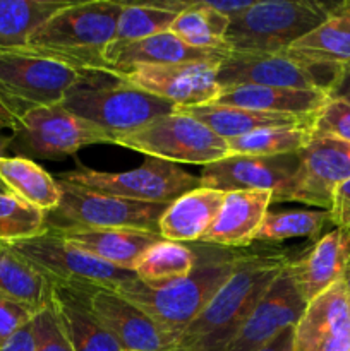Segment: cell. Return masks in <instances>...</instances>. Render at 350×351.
<instances>
[{"mask_svg":"<svg viewBox=\"0 0 350 351\" xmlns=\"http://www.w3.org/2000/svg\"><path fill=\"white\" fill-rule=\"evenodd\" d=\"M38 311L0 291V348L26 324L33 321Z\"/></svg>","mask_w":350,"mask_h":351,"instance_id":"obj_39","label":"cell"},{"mask_svg":"<svg viewBox=\"0 0 350 351\" xmlns=\"http://www.w3.org/2000/svg\"><path fill=\"white\" fill-rule=\"evenodd\" d=\"M329 95L321 89L275 88V86L240 84L220 89L213 105L237 106L256 112L314 119Z\"/></svg>","mask_w":350,"mask_h":351,"instance_id":"obj_24","label":"cell"},{"mask_svg":"<svg viewBox=\"0 0 350 351\" xmlns=\"http://www.w3.org/2000/svg\"><path fill=\"white\" fill-rule=\"evenodd\" d=\"M230 51L194 48L170 31L154 34L146 40L124 45H108L105 64L108 75L126 74L148 65H172L184 62H222Z\"/></svg>","mask_w":350,"mask_h":351,"instance_id":"obj_21","label":"cell"},{"mask_svg":"<svg viewBox=\"0 0 350 351\" xmlns=\"http://www.w3.org/2000/svg\"><path fill=\"white\" fill-rule=\"evenodd\" d=\"M209 9L216 10V12L223 14L229 19H233L239 14L246 12L250 5L254 3V0H206Z\"/></svg>","mask_w":350,"mask_h":351,"instance_id":"obj_41","label":"cell"},{"mask_svg":"<svg viewBox=\"0 0 350 351\" xmlns=\"http://www.w3.org/2000/svg\"><path fill=\"white\" fill-rule=\"evenodd\" d=\"M93 144H115V137L95 123L51 105L27 110L10 132L9 151L27 160H64Z\"/></svg>","mask_w":350,"mask_h":351,"instance_id":"obj_8","label":"cell"},{"mask_svg":"<svg viewBox=\"0 0 350 351\" xmlns=\"http://www.w3.org/2000/svg\"><path fill=\"white\" fill-rule=\"evenodd\" d=\"M294 351H350V295L343 281L309 302L294 328Z\"/></svg>","mask_w":350,"mask_h":351,"instance_id":"obj_19","label":"cell"},{"mask_svg":"<svg viewBox=\"0 0 350 351\" xmlns=\"http://www.w3.org/2000/svg\"><path fill=\"white\" fill-rule=\"evenodd\" d=\"M335 5L319 0H254L246 12L230 19L225 43L233 53H287L325 23Z\"/></svg>","mask_w":350,"mask_h":351,"instance_id":"obj_4","label":"cell"},{"mask_svg":"<svg viewBox=\"0 0 350 351\" xmlns=\"http://www.w3.org/2000/svg\"><path fill=\"white\" fill-rule=\"evenodd\" d=\"M229 26V17L209 9L206 0H191V5L177 14L168 31L194 48L230 51L225 43Z\"/></svg>","mask_w":350,"mask_h":351,"instance_id":"obj_31","label":"cell"},{"mask_svg":"<svg viewBox=\"0 0 350 351\" xmlns=\"http://www.w3.org/2000/svg\"><path fill=\"white\" fill-rule=\"evenodd\" d=\"M0 351H36V348H34V336L31 322L24 326V328H21L19 331L0 348Z\"/></svg>","mask_w":350,"mask_h":351,"instance_id":"obj_42","label":"cell"},{"mask_svg":"<svg viewBox=\"0 0 350 351\" xmlns=\"http://www.w3.org/2000/svg\"><path fill=\"white\" fill-rule=\"evenodd\" d=\"M350 178V144L314 137L299 151V167L283 202H301L328 211L333 191Z\"/></svg>","mask_w":350,"mask_h":351,"instance_id":"obj_14","label":"cell"},{"mask_svg":"<svg viewBox=\"0 0 350 351\" xmlns=\"http://www.w3.org/2000/svg\"><path fill=\"white\" fill-rule=\"evenodd\" d=\"M328 215L329 223L335 225V228L350 232V178L333 191Z\"/></svg>","mask_w":350,"mask_h":351,"instance_id":"obj_40","label":"cell"},{"mask_svg":"<svg viewBox=\"0 0 350 351\" xmlns=\"http://www.w3.org/2000/svg\"><path fill=\"white\" fill-rule=\"evenodd\" d=\"M220 88L240 84L275 86V88L321 89L329 95V82L318 72L294 60L288 53L254 55L230 51L218 67Z\"/></svg>","mask_w":350,"mask_h":351,"instance_id":"obj_17","label":"cell"},{"mask_svg":"<svg viewBox=\"0 0 350 351\" xmlns=\"http://www.w3.org/2000/svg\"><path fill=\"white\" fill-rule=\"evenodd\" d=\"M196 252L191 243L160 240L137 263L134 274L146 285H165L194 269Z\"/></svg>","mask_w":350,"mask_h":351,"instance_id":"obj_32","label":"cell"},{"mask_svg":"<svg viewBox=\"0 0 350 351\" xmlns=\"http://www.w3.org/2000/svg\"><path fill=\"white\" fill-rule=\"evenodd\" d=\"M329 96H336V98H342L350 103V72H347L342 77L336 79L331 91H329Z\"/></svg>","mask_w":350,"mask_h":351,"instance_id":"obj_44","label":"cell"},{"mask_svg":"<svg viewBox=\"0 0 350 351\" xmlns=\"http://www.w3.org/2000/svg\"><path fill=\"white\" fill-rule=\"evenodd\" d=\"M47 228V215L12 194H0V242H17Z\"/></svg>","mask_w":350,"mask_h":351,"instance_id":"obj_36","label":"cell"},{"mask_svg":"<svg viewBox=\"0 0 350 351\" xmlns=\"http://www.w3.org/2000/svg\"><path fill=\"white\" fill-rule=\"evenodd\" d=\"M329 223L326 209H290L268 213L254 242L280 243L288 239H316Z\"/></svg>","mask_w":350,"mask_h":351,"instance_id":"obj_34","label":"cell"},{"mask_svg":"<svg viewBox=\"0 0 350 351\" xmlns=\"http://www.w3.org/2000/svg\"><path fill=\"white\" fill-rule=\"evenodd\" d=\"M71 0H0V51L26 48L31 34Z\"/></svg>","mask_w":350,"mask_h":351,"instance_id":"obj_29","label":"cell"},{"mask_svg":"<svg viewBox=\"0 0 350 351\" xmlns=\"http://www.w3.org/2000/svg\"><path fill=\"white\" fill-rule=\"evenodd\" d=\"M57 180V178H55ZM60 202L47 215V226H84V228H126L158 232L167 204H151L110 194L88 191L79 185L57 180Z\"/></svg>","mask_w":350,"mask_h":351,"instance_id":"obj_11","label":"cell"},{"mask_svg":"<svg viewBox=\"0 0 350 351\" xmlns=\"http://www.w3.org/2000/svg\"><path fill=\"white\" fill-rule=\"evenodd\" d=\"M191 245L196 252V264L187 276L165 285H146L134 278L115 288L165 331L174 335L177 341L180 332L205 311L229 280L244 252V249H222L199 242Z\"/></svg>","mask_w":350,"mask_h":351,"instance_id":"obj_2","label":"cell"},{"mask_svg":"<svg viewBox=\"0 0 350 351\" xmlns=\"http://www.w3.org/2000/svg\"><path fill=\"white\" fill-rule=\"evenodd\" d=\"M177 14L163 9L156 2L124 3V9L117 21L115 38L110 45H124L146 40L154 34L170 29Z\"/></svg>","mask_w":350,"mask_h":351,"instance_id":"obj_35","label":"cell"},{"mask_svg":"<svg viewBox=\"0 0 350 351\" xmlns=\"http://www.w3.org/2000/svg\"><path fill=\"white\" fill-rule=\"evenodd\" d=\"M50 302L74 351H122L93 314L84 291L74 285L50 283Z\"/></svg>","mask_w":350,"mask_h":351,"instance_id":"obj_25","label":"cell"},{"mask_svg":"<svg viewBox=\"0 0 350 351\" xmlns=\"http://www.w3.org/2000/svg\"><path fill=\"white\" fill-rule=\"evenodd\" d=\"M271 204V192H225L215 221L199 243H209L222 249L250 247Z\"/></svg>","mask_w":350,"mask_h":351,"instance_id":"obj_23","label":"cell"},{"mask_svg":"<svg viewBox=\"0 0 350 351\" xmlns=\"http://www.w3.org/2000/svg\"><path fill=\"white\" fill-rule=\"evenodd\" d=\"M115 144L175 165L206 167L230 154L226 139L178 110L151 120L141 129L117 136Z\"/></svg>","mask_w":350,"mask_h":351,"instance_id":"obj_7","label":"cell"},{"mask_svg":"<svg viewBox=\"0 0 350 351\" xmlns=\"http://www.w3.org/2000/svg\"><path fill=\"white\" fill-rule=\"evenodd\" d=\"M9 144H10V136H3L2 129H0V160L7 156V151H9Z\"/></svg>","mask_w":350,"mask_h":351,"instance_id":"obj_46","label":"cell"},{"mask_svg":"<svg viewBox=\"0 0 350 351\" xmlns=\"http://www.w3.org/2000/svg\"><path fill=\"white\" fill-rule=\"evenodd\" d=\"M350 263V232L335 228L294 257L290 269L294 283L305 304L343 280Z\"/></svg>","mask_w":350,"mask_h":351,"instance_id":"obj_20","label":"cell"},{"mask_svg":"<svg viewBox=\"0 0 350 351\" xmlns=\"http://www.w3.org/2000/svg\"><path fill=\"white\" fill-rule=\"evenodd\" d=\"M0 291L34 311L50 304V283L7 242H0Z\"/></svg>","mask_w":350,"mask_h":351,"instance_id":"obj_30","label":"cell"},{"mask_svg":"<svg viewBox=\"0 0 350 351\" xmlns=\"http://www.w3.org/2000/svg\"><path fill=\"white\" fill-rule=\"evenodd\" d=\"M297 167L299 153L283 156L229 154L202 167L199 184L220 192H271L273 202H283Z\"/></svg>","mask_w":350,"mask_h":351,"instance_id":"obj_13","label":"cell"},{"mask_svg":"<svg viewBox=\"0 0 350 351\" xmlns=\"http://www.w3.org/2000/svg\"><path fill=\"white\" fill-rule=\"evenodd\" d=\"M314 137H331L350 144V103L329 96L311 123Z\"/></svg>","mask_w":350,"mask_h":351,"instance_id":"obj_37","label":"cell"},{"mask_svg":"<svg viewBox=\"0 0 350 351\" xmlns=\"http://www.w3.org/2000/svg\"><path fill=\"white\" fill-rule=\"evenodd\" d=\"M292 261V250L278 243L246 247L229 280L180 332L175 351H225L268 288Z\"/></svg>","mask_w":350,"mask_h":351,"instance_id":"obj_1","label":"cell"},{"mask_svg":"<svg viewBox=\"0 0 350 351\" xmlns=\"http://www.w3.org/2000/svg\"><path fill=\"white\" fill-rule=\"evenodd\" d=\"M287 53L323 75L331 91L336 79L350 72V0L336 2L328 19L295 41Z\"/></svg>","mask_w":350,"mask_h":351,"instance_id":"obj_18","label":"cell"},{"mask_svg":"<svg viewBox=\"0 0 350 351\" xmlns=\"http://www.w3.org/2000/svg\"><path fill=\"white\" fill-rule=\"evenodd\" d=\"M17 120H19V117L0 99V129H9L12 132L14 127L17 125Z\"/></svg>","mask_w":350,"mask_h":351,"instance_id":"obj_45","label":"cell"},{"mask_svg":"<svg viewBox=\"0 0 350 351\" xmlns=\"http://www.w3.org/2000/svg\"><path fill=\"white\" fill-rule=\"evenodd\" d=\"M178 112L194 117L201 123L218 134L223 139H235L246 134L256 132L261 129H273V127H295L311 125L312 119H301L283 113L256 112V110L237 108V106L223 105H201L191 108H177Z\"/></svg>","mask_w":350,"mask_h":351,"instance_id":"obj_27","label":"cell"},{"mask_svg":"<svg viewBox=\"0 0 350 351\" xmlns=\"http://www.w3.org/2000/svg\"><path fill=\"white\" fill-rule=\"evenodd\" d=\"M124 3L115 0L67 3L31 34L26 50L78 71L108 74L105 50L115 38Z\"/></svg>","mask_w":350,"mask_h":351,"instance_id":"obj_3","label":"cell"},{"mask_svg":"<svg viewBox=\"0 0 350 351\" xmlns=\"http://www.w3.org/2000/svg\"><path fill=\"white\" fill-rule=\"evenodd\" d=\"M54 177L57 180H65L100 194L167 206L187 192L201 187L199 177L187 173L178 165L158 158H146L139 168L129 171L113 173V171H98L79 167Z\"/></svg>","mask_w":350,"mask_h":351,"instance_id":"obj_9","label":"cell"},{"mask_svg":"<svg viewBox=\"0 0 350 351\" xmlns=\"http://www.w3.org/2000/svg\"><path fill=\"white\" fill-rule=\"evenodd\" d=\"M69 243L82 252L108 263L119 269H136L141 257L161 239L160 233L126 228H84V226H50Z\"/></svg>","mask_w":350,"mask_h":351,"instance_id":"obj_22","label":"cell"},{"mask_svg":"<svg viewBox=\"0 0 350 351\" xmlns=\"http://www.w3.org/2000/svg\"><path fill=\"white\" fill-rule=\"evenodd\" d=\"M225 192L198 187L172 202L160 218L161 239L196 243L206 235L223 204Z\"/></svg>","mask_w":350,"mask_h":351,"instance_id":"obj_26","label":"cell"},{"mask_svg":"<svg viewBox=\"0 0 350 351\" xmlns=\"http://www.w3.org/2000/svg\"><path fill=\"white\" fill-rule=\"evenodd\" d=\"M67 112L95 123L113 137L132 132L177 110L174 103L108 74L89 72L60 101Z\"/></svg>","mask_w":350,"mask_h":351,"instance_id":"obj_5","label":"cell"},{"mask_svg":"<svg viewBox=\"0 0 350 351\" xmlns=\"http://www.w3.org/2000/svg\"><path fill=\"white\" fill-rule=\"evenodd\" d=\"M0 182L12 195L45 215L55 211L60 202V189L54 175L45 171L36 161L21 156L0 160Z\"/></svg>","mask_w":350,"mask_h":351,"instance_id":"obj_28","label":"cell"},{"mask_svg":"<svg viewBox=\"0 0 350 351\" xmlns=\"http://www.w3.org/2000/svg\"><path fill=\"white\" fill-rule=\"evenodd\" d=\"M9 245L48 283L119 288L120 285L129 283L136 278L132 271L119 269L82 252L50 226L38 235L10 242Z\"/></svg>","mask_w":350,"mask_h":351,"instance_id":"obj_10","label":"cell"},{"mask_svg":"<svg viewBox=\"0 0 350 351\" xmlns=\"http://www.w3.org/2000/svg\"><path fill=\"white\" fill-rule=\"evenodd\" d=\"M31 326L36 351H74L51 302L34 314Z\"/></svg>","mask_w":350,"mask_h":351,"instance_id":"obj_38","label":"cell"},{"mask_svg":"<svg viewBox=\"0 0 350 351\" xmlns=\"http://www.w3.org/2000/svg\"><path fill=\"white\" fill-rule=\"evenodd\" d=\"M259 351H294V328L281 331L273 341L268 343Z\"/></svg>","mask_w":350,"mask_h":351,"instance_id":"obj_43","label":"cell"},{"mask_svg":"<svg viewBox=\"0 0 350 351\" xmlns=\"http://www.w3.org/2000/svg\"><path fill=\"white\" fill-rule=\"evenodd\" d=\"M88 74L26 48L3 50L0 51V99L21 119L27 110L60 105Z\"/></svg>","mask_w":350,"mask_h":351,"instance_id":"obj_6","label":"cell"},{"mask_svg":"<svg viewBox=\"0 0 350 351\" xmlns=\"http://www.w3.org/2000/svg\"><path fill=\"white\" fill-rule=\"evenodd\" d=\"M343 285H345V288H347V291H349V295H350V263H349V266H347V269H345V274H343Z\"/></svg>","mask_w":350,"mask_h":351,"instance_id":"obj_47","label":"cell"},{"mask_svg":"<svg viewBox=\"0 0 350 351\" xmlns=\"http://www.w3.org/2000/svg\"><path fill=\"white\" fill-rule=\"evenodd\" d=\"M84 291L93 314L117 339L122 351H175L177 338L165 331L115 288L74 285Z\"/></svg>","mask_w":350,"mask_h":351,"instance_id":"obj_12","label":"cell"},{"mask_svg":"<svg viewBox=\"0 0 350 351\" xmlns=\"http://www.w3.org/2000/svg\"><path fill=\"white\" fill-rule=\"evenodd\" d=\"M312 139L311 125L273 127L229 139V153L240 156H283L299 153Z\"/></svg>","mask_w":350,"mask_h":351,"instance_id":"obj_33","label":"cell"},{"mask_svg":"<svg viewBox=\"0 0 350 351\" xmlns=\"http://www.w3.org/2000/svg\"><path fill=\"white\" fill-rule=\"evenodd\" d=\"M305 307L307 304L299 293L287 266L268 288L225 351H259L281 331L295 328Z\"/></svg>","mask_w":350,"mask_h":351,"instance_id":"obj_16","label":"cell"},{"mask_svg":"<svg viewBox=\"0 0 350 351\" xmlns=\"http://www.w3.org/2000/svg\"><path fill=\"white\" fill-rule=\"evenodd\" d=\"M222 62H184L148 65L113 75L127 84L174 103L177 108L209 105L220 95L216 74Z\"/></svg>","mask_w":350,"mask_h":351,"instance_id":"obj_15","label":"cell"},{"mask_svg":"<svg viewBox=\"0 0 350 351\" xmlns=\"http://www.w3.org/2000/svg\"><path fill=\"white\" fill-rule=\"evenodd\" d=\"M0 194H10V192H9V189H7L5 185L2 184V182H0Z\"/></svg>","mask_w":350,"mask_h":351,"instance_id":"obj_48","label":"cell"}]
</instances>
